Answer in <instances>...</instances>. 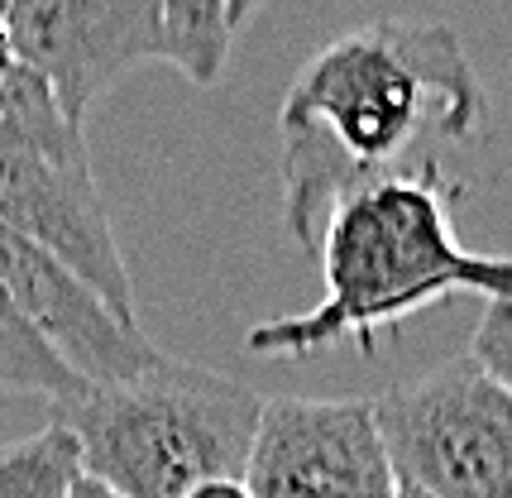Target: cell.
<instances>
[{
  "instance_id": "6da1fadb",
  "label": "cell",
  "mask_w": 512,
  "mask_h": 498,
  "mask_svg": "<svg viewBox=\"0 0 512 498\" xmlns=\"http://www.w3.org/2000/svg\"><path fill=\"white\" fill-rule=\"evenodd\" d=\"M484 87L446 20H374L312 53L278 106L283 216L316 254L340 197L398 178H446L441 149L474 144Z\"/></svg>"
},
{
  "instance_id": "7a4b0ae2",
  "label": "cell",
  "mask_w": 512,
  "mask_h": 498,
  "mask_svg": "<svg viewBox=\"0 0 512 498\" xmlns=\"http://www.w3.org/2000/svg\"><path fill=\"white\" fill-rule=\"evenodd\" d=\"M455 182L398 178L340 197L321 230L326 297L312 312L259 321L245 350L259 360H307L340 340L379 355V336L450 293L512 302V254H474L455 235Z\"/></svg>"
},
{
  "instance_id": "3957f363",
  "label": "cell",
  "mask_w": 512,
  "mask_h": 498,
  "mask_svg": "<svg viewBox=\"0 0 512 498\" xmlns=\"http://www.w3.org/2000/svg\"><path fill=\"white\" fill-rule=\"evenodd\" d=\"M264 403L230 374L158 355L134 379L53 403V427L77 441L82 475L120 498H187L211 479H245Z\"/></svg>"
},
{
  "instance_id": "277c9868",
  "label": "cell",
  "mask_w": 512,
  "mask_h": 498,
  "mask_svg": "<svg viewBox=\"0 0 512 498\" xmlns=\"http://www.w3.org/2000/svg\"><path fill=\"white\" fill-rule=\"evenodd\" d=\"M15 53L39 72L72 125L134 68L168 63L187 82H221L249 0H24L0 5Z\"/></svg>"
},
{
  "instance_id": "5b68a950",
  "label": "cell",
  "mask_w": 512,
  "mask_h": 498,
  "mask_svg": "<svg viewBox=\"0 0 512 498\" xmlns=\"http://www.w3.org/2000/svg\"><path fill=\"white\" fill-rule=\"evenodd\" d=\"M398 489L426 498H512V393L469 360L374 398Z\"/></svg>"
},
{
  "instance_id": "8992f818",
  "label": "cell",
  "mask_w": 512,
  "mask_h": 498,
  "mask_svg": "<svg viewBox=\"0 0 512 498\" xmlns=\"http://www.w3.org/2000/svg\"><path fill=\"white\" fill-rule=\"evenodd\" d=\"M245 484L254 498H398L374 398H268Z\"/></svg>"
},
{
  "instance_id": "52a82bcc",
  "label": "cell",
  "mask_w": 512,
  "mask_h": 498,
  "mask_svg": "<svg viewBox=\"0 0 512 498\" xmlns=\"http://www.w3.org/2000/svg\"><path fill=\"white\" fill-rule=\"evenodd\" d=\"M0 226L63 259L120 321L134 317V283L115 245L111 211L91 178V154H5L0 159Z\"/></svg>"
},
{
  "instance_id": "ba28073f",
  "label": "cell",
  "mask_w": 512,
  "mask_h": 498,
  "mask_svg": "<svg viewBox=\"0 0 512 498\" xmlns=\"http://www.w3.org/2000/svg\"><path fill=\"white\" fill-rule=\"evenodd\" d=\"M0 283L53 345V355L87 384H120L158 360L139 326L120 321L63 259L10 226H0Z\"/></svg>"
},
{
  "instance_id": "9c48e42d",
  "label": "cell",
  "mask_w": 512,
  "mask_h": 498,
  "mask_svg": "<svg viewBox=\"0 0 512 498\" xmlns=\"http://www.w3.org/2000/svg\"><path fill=\"white\" fill-rule=\"evenodd\" d=\"M87 149V130L72 125L39 72L20 68L0 82V159L5 154H72Z\"/></svg>"
},
{
  "instance_id": "30bf717a",
  "label": "cell",
  "mask_w": 512,
  "mask_h": 498,
  "mask_svg": "<svg viewBox=\"0 0 512 498\" xmlns=\"http://www.w3.org/2000/svg\"><path fill=\"white\" fill-rule=\"evenodd\" d=\"M87 379H77L53 345L39 336V326L20 312V302L0 283V393H44L48 403H63L82 393Z\"/></svg>"
},
{
  "instance_id": "8fae6325",
  "label": "cell",
  "mask_w": 512,
  "mask_h": 498,
  "mask_svg": "<svg viewBox=\"0 0 512 498\" xmlns=\"http://www.w3.org/2000/svg\"><path fill=\"white\" fill-rule=\"evenodd\" d=\"M82 475V451L63 427L0 446V498H63L67 484Z\"/></svg>"
},
{
  "instance_id": "7c38bea8",
  "label": "cell",
  "mask_w": 512,
  "mask_h": 498,
  "mask_svg": "<svg viewBox=\"0 0 512 498\" xmlns=\"http://www.w3.org/2000/svg\"><path fill=\"white\" fill-rule=\"evenodd\" d=\"M465 360L474 369H484L498 388L512 393V302H484Z\"/></svg>"
},
{
  "instance_id": "4fadbf2b",
  "label": "cell",
  "mask_w": 512,
  "mask_h": 498,
  "mask_svg": "<svg viewBox=\"0 0 512 498\" xmlns=\"http://www.w3.org/2000/svg\"><path fill=\"white\" fill-rule=\"evenodd\" d=\"M187 498H254V494H249L245 479H211V484L192 489Z\"/></svg>"
},
{
  "instance_id": "5bb4252c",
  "label": "cell",
  "mask_w": 512,
  "mask_h": 498,
  "mask_svg": "<svg viewBox=\"0 0 512 498\" xmlns=\"http://www.w3.org/2000/svg\"><path fill=\"white\" fill-rule=\"evenodd\" d=\"M63 498H120L111 489V484H101V479H91V475H77L72 484H67V494Z\"/></svg>"
},
{
  "instance_id": "9a60e30c",
  "label": "cell",
  "mask_w": 512,
  "mask_h": 498,
  "mask_svg": "<svg viewBox=\"0 0 512 498\" xmlns=\"http://www.w3.org/2000/svg\"><path fill=\"white\" fill-rule=\"evenodd\" d=\"M15 68H20V53H15V39H10L5 15H0V82H5V77H10Z\"/></svg>"
},
{
  "instance_id": "2e32d148",
  "label": "cell",
  "mask_w": 512,
  "mask_h": 498,
  "mask_svg": "<svg viewBox=\"0 0 512 498\" xmlns=\"http://www.w3.org/2000/svg\"><path fill=\"white\" fill-rule=\"evenodd\" d=\"M398 498H426V494H417V489H398Z\"/></svg>"
}]
</instances>
